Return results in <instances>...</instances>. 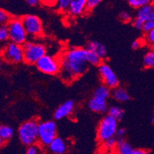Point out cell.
I'll return each mask as SVG.
<instances>
[{
    "label": "cell",
    "instance_id": "cell-22",
    "mask_svg": "<svg viewBox=\"0 0 154 154\" xmlns=\"http://www.w3.org/2000/svg\"><path fill=\"white\" fill-rule=\"evenodd\" d=\"M116 146H117V139H116L115 137L110 138V139L105 140L104 142L101 143V147L103 149L102 151L105 152L113 150L114 149H116Z\"/></svg>",
    "mask_w": 154,
    "mask_h": 154
},
{
    "label": "cell",
    "instance_id": "cell-14",
    "mask_svg": "<svg viewBox=\"0 0 154 154\" xmlns=\"http://www.w3.org/2000/svg\"><path fill=\"white\" fill-rule=\"evenodd\" d=\"M136 18L139 19L143 22L154 21V7L153 2L148 4L138 9Z\"/></svg>",
    "mask_w": 154,
    "mask_h": 154
},
{
    "label": "cell",
    "instance_id": "cell-17",
    "mask_svg": "<svg viewBox=\"0 0 154 154\" xmlns=\"http://www.w3.org/2000/svg\"><path fill=\"white\" fill-rule=\"evenodd\" d=\"M113 97L117 102H120V103L127 101L131 98L127 91L125 88H120V87H117L114 89L113 92Z\"/></svg>",
    "mask_w": 154,
    "mask_h": 154
},
{
    "label": "cell",
    "instance_id": "cell-16",
    "mask_svg": "<svg viewBox=\"0 0 154 154\" xmlns=\"http://www.w3.org/2000/svg\"><path fill=\"white\" fill-rule=\"evenodd\" d=\"M88 107L91 110L98 113H106L108 109L107 100L98 98V97H93L90 100L88 103Z\"/></svg>",
    "mask_w": 154,
    "mask_h": 154
},
{
    "label": "cell",
    "instance_id": "cell-41",
    "mask_svg": "<svg viewBox=\"0 0 154 154\" xmlns=\"http://www.w3.org/2000/svg\"><path fill=\"white\" fill-rule=\"evenodd\" d=\"M153 122H154V117L152 116V123H153Z\"/></svg>",
    "mask_w": 154,
    "mask_h": 154
},
{
    "label": "cell",
    "instance_id": "cell-25",
    "mask_svg": "<svg viewBox=\"0 0 154 154\" xmlns=\"http://www.w3.org/2000/svg\"><path fill=\"white\" fill-rule=\"evenodd\" d=\"M149 0H129L128 4L134 9H139L148 4L151 3Z\"/></svg>",
    "mask_w": 154,
    "mask_h": 154
},
{
    "label": "cell",
    "instance_id": "cell-1",
    "mask_svg": "<svg viewBox=\"0 0 154 154\" xmlns=\"http://www.w3.org/2000/svg\"><path fill=\"white\" fill-rule=\"evenodd\" d=\"M88 50L83 48H71L61 54L60 62V78L63 82L70 84L82 77L89 68L87 60Z\"/></svg>",
    "mask_w": 154,
    "mask_h": 154
},
{
    "label": "cell",
    "instance_id": "cell-10",
    "mask_svg": "<svg viewBox=\"0 0 154 154\" xmlns=\"http://www.w3.org/2000/svg\"><path fill=\"white\" fill-rule=\"evenodd\" d=\"M98 72L103 85L110 89H115L119 86V78L108 64L102 62L98 66Z\"/></svg>",
    "mask_w": 154,
    "mask_h": 154
},
{
    "label": "cell",
    "instance_id": "cell-35",
    "mask_svg": "<svg viewBox=\"0 0 154 154\" xmlns=\"http://www.w3.org/2000/svg\"><path fill=\"white\" fill-rule=\"evenodd\" d=\"M132 154H151L150 152L145 149H134Z\"/></svg>",
    "mask_w": 154,
    "mask_h": 154
},
{
    "label": "cell",
    "instance_id": "cell-40",
    "mask_svg": "<svg viewBox=\"0 0 154 154\" xmlns=\"http://www.w3.org/2000/svg\"><path fill=\"white\" fill-rule=\"evenodd\" d=\"M2 62H3V60H2V58H0V65H1V64H2Z\"/></svg>",
    "mask_w": 154,
    "mask_h": 154
},
{
    "label": "cell",
    "instance_id": "cell-20",
    "mask_svg": "<svg viewBox=\"0 0 154 154\" xmlns=\"http://www.w3.org/2000/svg\"><path fill=\"white\" fill-rule=\"evenodd\" d=\"M116 150H117V154H132L134 149L131 144L124 140L123 143L117 145Z\"/></svg>",
    "mask_w": 154,
    "mask_h": 154
},
{
    "label": "cell",
    "instance_id": "cell-36",
    "mask_svg": "<svg viewBox=\"0 0 154 154\" xmlns=\"http://www.w3.org/2000/svg\"><path fill=\"white\" fill-rule=\"evenodd\" d=\"M141 41L140 40H135L134 42H133L132 45H131V47H132L133 49H138L141 47Z\"/></svg>",
    "mask_w": 154,
    "mask_h": 154
},
{
    "label": "cell",
    "instance_id": "cell-9",
    "mask_svg": "<svg viewBox=\"0 0 154 154\" xmlns=\"http://www.w3.org/2000/svg\"><path fill=\"white\" fill-rule=\"evenodd\" d=\"M36 68L43 74L48 75H58L60 71V62L58 58L45 54L35 63Z\"/></svg>",
    "mask_w": 154,
    "mask_h": 154
},
{
    "label": "cell",
    "instance_id": "cell-8",
    "mask_svg": "<svg viewBox=\"0 0 154 154\" xmlns=\"http://www.w3.org/2000/svg\"><path fill=\"white\" fill-rule=\"evenodd\" d=\"M0 58L8 63L19 64L23 61L22 45L12 42L7 43L0 51Z\"/></svg>",
    "mask_w": 154,
    "mask_h": 154
},
{
    "label": "cell",
    "instance_id": "cell-32",
    "mask_svg": "<svg viewBox=\"0 0 154 154\" xmlns=\"http://www.w3.org/2000/svg\"><path fill=\"white\" fill-rule=\"evenodd\" d=\"M119 18L124 23H127V22H130L132 19V17H131V14L128 13L127 12H122L120 13V15H119Z\"/></svg>",
    "mask_w": 154,
    "mask_h": 154
},
{
    "label": "cell",
    "instance_id": "cell-15",
    "mask_svg": "<svg viewBox=\"0 0 154 154\" xmlns=\"http://www.w3.org/2000/svg\"><path fill=\"white\" fill-rule=\"evenodd\" d=\"M88 51L94 53L98 56L101 60L107 57V48L102 43L97 41H90L87 44L86 48Z\"/></svg>",
    "mask_w": 154,
    "mask_h": 154
},
{
    "label": "cell",
    "instance_id": "cell-39",
    "mask_svg": "<svg viewBox=\"0 0 154 154\" xmlns=\"http://www.w3.org/2000/svg\"><path fill=\"white\" fill-rule=\"evenodd\" d=\"M95 154H108V153H107V152H103V151H100V152H97V153H95Z\"/></svg>",
    "mask_w": 154,
    "mask_h": 154
},
{
    "label": "cell",
    "instance_id": "cell-24",
    "mask_svg": "<svg viewBox=\"0 0 154 154\" xmlns=\"http://www.w3.org/2000/svg\"><path fill=\"white\" fill-rule=\"evenodd\" d=\"M87 60H88L89 65H93V66H99L102 63V60L98 56H97L95 54L88 51V54H87Z\"/></svg>",
    "mask_w": 154,
    "mask_h": 154
},
{
    "label": "cell",
    "instance_id": "cell-23",
    "mask_svg": "<svg viewBox=\"0 0 154 154\" xmlns=\"http://www.w3.org/2000/svg\"><path fill=\"white\" fill-rule=\"evenodd\" d=\"M143 66L146 68H152L154 67V51L149 50L143 57Z\"/></svg>",
    "mask_w": 154,
    "mask_h": 154
},
{
    "label": "cell",
    "instance_id": "cell-6",
    "mask_svg": "<svg viewBox=\"0 0 154 154\" xmlns=\"http://www.w3.org/2000/svg\"><path fill=\"white\" fill-rule=\"evenodd\" d=\"M57 137V126L52 120L38 123V143L42 146H48Z\"/></svg>",
    "mask_w": 154,
    "mask_h": 154
},
{
    "label": "cell",
    "instance_id": "cell-28",
    "mask_svg": "<svg viewBox=\"0 0 154 154\" xmlns=\"http://www.w3.org/2000/svg\"><path fill=\"white\" fill-rule=\"evenodd\" d=\"M100 0H86L87 11H91L94 9L100 3Z\"/></svg>",
    "mask_w": 154,
    "mask_h": 154
},
{
    "label": "cell",
    "instance_id": "cell-18",
    "mask_svg": "<svg viewBox=\"0 0 154 154\" xmlns=\"http://www.w3.org/2000/svg\"><path fill=\"white\" fill-rule=\"evenodd\" d=\"M110 89L103 85L97 87L93 94V97H98V98L103 99V100H107V99L110 97Z\"/></svg>",
    "mask_w": 154,
    "mask_h": 154
},
{
    "label": "cell",
    "instance_id": "cell-7",
    "mask_svg": "<svg viewBox=\"0 0 154 154\" xmlns=\"http://www.w3.org/2000/svg\"><path fill=\"white\" fill-rule=\"evenodd\" d=\"M25 31L28 37H40L43 34V24L41 19L35 15H26L21 18Z\"/></svg>",
    "mask_w": 154,
    "mask_h": 154
},
{
    "label": "cell",
    "instance_id": "cell-3",
    "mask_svg": "<svg viewBox=\"0 0 154 154\" xmlns=\"http://www.w3.org/2000/svg\"><path fill=\"white\" fill-rule=\"evenodd\" d=\"M23 61L28 64H35L43 56L47 54V50L44 45L33 42H26L22 45Z\"/></svg>",
    "mask_w": 154,
    "mask_h": 154
},
{
    "label": "cell",
    "instance_id": "cell-5",
    "mask_svg": "<svg viewBox=\"0 0 154 154\" xmlns=\"http://www.w3.org/2000/svg\"><path fill=\"white\" fill-rule=\"evenodd\" d=\"M6 28L10 42L23 45L27 42L28 35L20 19L12 17L6 25Z\"/></svg>",
    "mask_w": 154,
    "mask_h": 154
},
{
    "label": "cell",
    "instance_id": "cell-38",
    "mask_svg": "<svg viewBox=\"0 0 154 154\" xmlns=\"http://www.w3.org/2000/svg\"><path fill=\"white\" fill-rule=\"evenodd\" d=\"M4 144H5V142H4L1 138H0V148H2L4 146Z\"/></svg>",
    "mask_w": 154,
    "mask_h": 154
},
{
    "label": "cell",
    "instance_id": "cell-4",
    "mask_svg": "<svg viewBox=\"0 0 154 154\" xmlns=\"http://www.w3.org/2000/svg\"><path fill=\"white\" fill-rule=\"evenodd\" d=\"M118 127V121L109 115H106L100 120L97 129V140L101 143L105 140L115 137L116 131Z\"/></svg>",
    "mask_w": 154,
    "mask_h": 154
},
{
    "label": "cell",
    "instance_id": "cell-37",
    "mask_svg": "<svg viewBox=\"0 0 154 154\" xmlns=\"http://www.w3.org/2000/svg\"><path fill=\"white\" fill-rule=\"evenodd\" d=\"M26 3L29 5H30V6L34 7L37 6V5H38L39 1L38 0H27V1H26Z\"/></svg>",
    "mask_w": 154,
    "mask_h": 154
},
{
    "label": "cell",
    "instance_id": "cell-30",
    "mask_svg": "<svg viewBox=\"0 0 154 154\" xmlns=\"http://www.w3.org/2000/svg\"><path fill=\"white\" fill-rule=\"evenodd\" d=\"M141 30L143 32H145L146 34L149 32L150 31L154 30V21H150V22H144L143 25L142 26Z\"/></svg>",
    "mask_w": 154,
    "mask_h": 154
},
{
    "label": "cell",
    "instance_id": "cell-12",
    "mask_svg": "<svg viewBox=\"0 0 154 154\" xmlns=\"http://www.w3.org/2000/svg\"><path fill=\"white\" fill-rule=\"evenodd\" d=\"M86 0H70L68 12L73 16H79L85 13Z\"/></svg>",
    "mask_w": 154,
    "mask_h": 154
},
{
    "label": "cell",
    "instance_id": "cell-26",
    "mask_svg": "<svg viewBox=\"0 0 154 154\" xmlns=\"http://www.w3.org/2000/svg\"><path fill=\"white\" fill-rule=\"evenodd\" d=\"M12 18L9 12L0 8V26H6Z\"/></svg>",
    "mask_w": 154,
    "mask_h": 154
},
{
    "label": "cell",
    "instance_id": "cell-19",
    "mask_svg": "<svg viewBox=\"0 0 154 154\" xmlns=\"http://www.w3.org/2000/svg\"><path fill=\"white\" fill-rule=\"evenodd\" d=\"M13 129L9 126L0 125V138L4 141H9L13 137Z\"/></svg>",
    "mask_w": 154,
    "mask_h": 154
},
{
    "label": "cell",
    "instance_id": "cell-31",
    "mask_svg": "<svg viewBox=\"0 0 154 154\" xmlns=\"http://www.w3.org/2000/svg\"><path fill=\"white\" fill-rule=\"evenodd\" d=\"M26 154H41V149L37 144L28 146Z\"/></svg>",
    "mask_w": 154,
    "mask_h": 154
},
{
    "label": "cell",
    "instance_id": "cell-34",
    "mask_svg": "<svg viewBox=\"0 0 154 154\" xmlns=\"http://www.w3.org/2000/svg\"><path fill=\"white\" fill-rule=\"evenodd\" d=\"M146 41L149 45H153L154 43V30L150 31L146 34Z\"/></svg>",
    "mask_w": 154,
    "mask_h": 154
},
{
    "label": "cell",
    "instance_id": "cell-29",
    "mask_svg": "<svg viewBox=\"0 0 154 154\" xmlns=\"http://www.w3.org/2000/svg\"><path fill=\"white\" fill-rule=\"evenodd\" d=\"M9 39L6 26H0V43L4 42Z\"/></svg>",
    "mask_w": 154,
    "mask_h": 154
},
{
    "label": "cell",
    "instance_id": "cell-42",
    "mask_svg": "<svg viewBox=\"0 0 154 154\" xmlns=\"http://www.w3.org/2000/svg\"><path fill=\"white\" fill-rule=\"evenodd\" d=\"M1 49H2V48H0V51H1Z\"/></svg>",
    "mask_w": 154,
    "mask_h": 154
},
{
    "label": "cell",
    "instance_id": "cell-27",
    "mask_svg": "<svg viewBox=\"0 0 154 154\" xmlns=\"http://www.w3.org/2000/svg\"><path fill=\"white\" fill-rule=\"evenodd\" d=\"M69 4L70 0H59L56 2V7H57V9L60 12H68Z\"/></svg>",
    "mask_w": 154,
    "mask_h": 154
},
{
    "label": "cell",
    "instance_id": "cell-33",
    "mask_svg": "<svg viewBox=\"0 0 154 154\" xmlns=\"http://www.w3.org/2000/svg\"><path fill=\"white\" fill-rule=\"evenodd\" d=\"M127 131L124 127H117V131L115 134V137L117 139H120V138H124Z\"/></svg>",
    "mask_w": 154,
    "mask_h": 154
},
{
    "label": "cell",
    "instance_id": "cell-11",
    "mask_svg": "<svg viewBox=\"0 0 154 154\" xmlns=\"http://www.w3.org/2000/svg\"><path fill=\"white\" fill-rule=\"evenodd\" d=\"M75 108V103L71 100H67L61 103L58 108L56 109L54 113V118L55 120H61L64 117H68L74 110Z\"/></svg>",
    "mask_w": 154,
    "mask_h": 154
},
{
    "label": "cell",
    "instance_id": "cell-2",
    "mask_svg": "<svg viewBox=\"0 0 154 154\" xmlns=\"http://www.w3.org/2000/svg\"><path fill=\"white\" fill-rule=\"evenodd\" d=\"M38 126V122L35 119L27 120L21 124L18 130V134L19 140L23 145L30 146L37 144Z\"/></svg>",
    "mask_w": 154,
    "mask_h": 154
},
{
    "label": "cell",
    "instance_id": "cell-21",
    "mask_svg": "<svg viewBox=\"0 0 154 154\" xmlns=\"http://www.w3.org/2000/svg\"><path fill=\"white\" fill-rule=\"evenodd\" d=\"M108 115L119 121L123 118L124 110L119 106H112L108 109Z\"/></svg>",
    "mask_w": 154,
    "mask_h": 154
},
{
    "label": "cell",
    "instance_id": "cell-13",
    "mask_svg": "<svg viewBox=\"0 0 154 154\" xmlns=\"http://www.w3.org/2000/svg\"><path fill=\"white\" fill-rule=\"evenodd\" d=\"M48 147L53 154H64L68 149V144L61 137H56Z\"/></svg>",
    "mask_w": 154,
    "mask_h": 154
}]
</instances>
